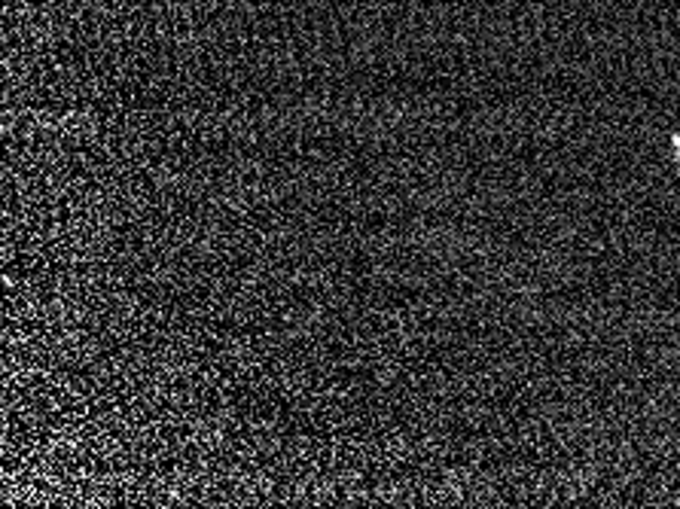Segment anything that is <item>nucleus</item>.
I'll use <instances>...</instances> for the list:
<instances>
[{
    "instance_id": "obj_1",
    "label": "nucleus",
    "mask_w": 680,
    "mask_h": 509,
    "mask_svg": "<svg viewBox=\"0 0 680 509\" xmlns=\"http://www.w3.org/2000/svg\"><path fill=\"white\" fill-rule=\"evenodd\" d=\"M674 150H677V162H680V141H674Z\"/></svg>"
}]
</instances>
